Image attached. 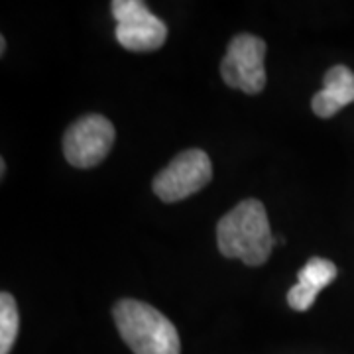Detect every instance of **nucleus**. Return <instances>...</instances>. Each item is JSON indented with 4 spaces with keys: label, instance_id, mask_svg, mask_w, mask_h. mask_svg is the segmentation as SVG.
I'll return each instance as SVG.
<instances>
[{
    "label": "nucleus",
    "instance_id": "1",
    "mask_svg": "<svg viewBox=\"0 0 354 354\" xmlns=\"http://www.w3.org/2000/svg\"><path fill=\"white\" fill-rule=\"evenodd\" d=\"M216 244L225 258H239L246 266H262L274 248L266 207L246 199L228 211L216 225Z\"/></svg>",
    "mask_w": 354,
    "mask_h": 354
},
{
    "label": "nucleus",
    "instance_id": "2",
    "mask_svg": "<svg viewBox=\"0 0 354 354\" xmlns=\"http://www.w3.org/2000/svg\"><path fill=\"white\" fill-rule=\"evenodd\" d=\"M114 323L134 354H179L181 351L174 323L144 301H118L114 305Z\"/></svg>",
    "mask_w": 354,
    "mask_h": 354
},
{
    "label": "nucleus",
    "instance_id": "3",
    "mask_svg": "<svg viewBox=\"0 0 354 354\" xmlns=\"http://www.w3.org/2000/svg\"><path fill=\"white\" fill-rule=\"evenodd\" d=\"M213 177L211 158L199 148L177 153L164 169L153 177V193L164 203L183 201L201 191Z\"/></svg>",
    "mask_w": 354,
    "mask_h": 354
},
{
    "label": "nucleus",
    "instance_id": "4",
    "mask_svg": "<svg viewBox=\"0 0 354 354\" xmlns=\"http://www.w3.org/2000/svg\"><path fill=\"white\" fill-rule=\"evenodd\" d=\"M264 39L252 34L234 36L228 44L227 55L221 64V75L228 87L241 88L248 95L262 93L266 85Z\"/></svg>",
    "mask_w": 354,
    "mask_h": 354
},
{
    "label": "nucleus",
    "instance_id": "5",
    "mask_svg": "<svg viewBox=\"0 0 354 354\" xmlns=\"http://www.w3.org/2000/svg\"><path fill=\"white\" fill-rule=\"evenodd\" d=\"M116 39L130 51H153L164 46L167 26L142 0H114Z\"/></svg>",
    "mask_w": 354,
    "mask_h": 354
},
{
    "label": "nucleus",
    "instance_id": "6",
    "mask_svg": "<svg viewBox=\"0 0 354 354\" xmlns=\"http://www.w3.org/2000/svg\"><path fill=\"white\" fill-rule=\"evenodd\" d=\"M114 127L102 114H87L65 132V160L73 167H95L109 156L114 144Z\"/></svg>",
    "mask_w": 354,
    "mask_h": 354
},
{
    "label": "nucleus",
    "instance_id": "7",
    "mask_svg": "<svg viewBox=\"0 0 354 354\" xmlns=\"http://www.w3.org/2000/svg\"><path fill=\"white\" fill-rule=\"evenodd\" d=\"M339 270L327 258H311L297 274V283L288 291V304L295 311H307L315 304L317 295L337 278Z\"/></svg>",
    "mask_w": 354,
    "mask_h": 354
},
{
    "label": "nucleus",
    "instance_id": "8",
    "mask_svg": "<svg viewBox=\"0 0 354 354\" xmlns=\"http://www.w3.org/2000/svg\"><path fill=\"white\" fill-rule=\"evenodd\" d=\"M351 102H354V71L335 65L325 73L323 88L311 99V109L319 118H330Z\"/></svg>",
    "mask_w": 354,
    "mask_h": 354
},
{
    "label": "nucleus",
    "instance_id": "9",
    "mask_svg": "<svg viewBox=\"0 0 354 354\" xmlns=\"http://www.w3.org/2000/svg\"><path fill=\"white\" fill-rule=\"evenodd\" d=\"M18 329H20L18 307L12 295L4 291L0 295V354H8L12 351Z\"/></svg>",
    "mask_w": 354,
    "mask_h": 354
},
{
    "label": "nucleus",
    "instance_id": "10",
    "mask_svg": "<svg viewBox=\"0 0 354 354\" xmlns=\"http://www.w3.org/2000/svg\"><path fill=\"white\" fill-rule=\"evenodd\" d=\"M4 50H6V39L0 38V53H4Z\"/></svg>",
    "mask_w": 354,
    "mask_h": 354
},
{
    "label": "nucleus",
    "instance_id": "11",
    "mask_svg": "<svg viewBox=\"0 0 354 354\" xmlns=\"http://www.w3.org/2000/svg\"><path fill=\"white\" fill-rule=\"evenodd\" d=\"M4 171H6V162L0 160V174H2V177H4Z\"/></svg>",
    "mask_w": 354,
    "mask_h": 354
}]
</instances>
